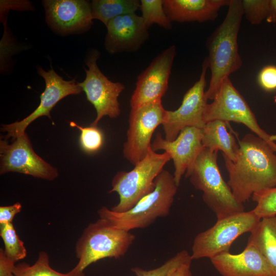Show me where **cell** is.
<instances>
[{
  "label": "cell",
  "mask_w": 276,
  "mask_h": 276,
  "mask_svg": "<svg viewBox=\"0 0 276 276\" xmlns=\"http://www.w3.org/2000/svg\"><path fill=\"white\" fill-rule=\"evenodd\" d=\"M238 143L235 161L222 155L228 175L227 184L243 204L254 194L276 187V152L253 133L246 134Z\"/></svg>",
  "instance_id": "obj_1"
},
{
  "label": "cell",
  "mask_w": 276,
  "mask_h": 276,
  "mask_svg": "<svg viewBox=\"0 0 276 276\" xmlns=\"http://www.w3.org/2000/svg\"><path fill=\"white\" fill-rule=\"evenodd\" d=\"M243 15L241 0H231L223 20L206 39V58L211 71L205 91L208 100H213L223 80L242 66L238 35Z\"/></svg>",
  "instance_id": "obj_2"
},
{
  "label": "cell",
  "mask_w": 276,
  "mask_h": 276,
  "mask_svg": "<svg viewBox=\"0 0 276 276\" xmlns=\"http://www.w3.org/2000/svg\"><path fill=\"white\" fill-rule=\"evenodd\" d=\"M173 175L163 169L155 179V188L131 209L118 213L103 206L98 211L100 218L127 231L146 228L170 212L177 188Z\"/></svg>",
  "instance_id": "obj_3"
},
{
  "label": "cell",
  "mask_w": 276,
  "mask_h": 276,
  "mask_svg": "<svg viewBox=\"0 0 276 276\" xmlns=\"http://www.w3.org/2000/svg\"><path fill=\"white\" fill-rule=\"evenodd\" d=\"M218 151L204 148L185 173L193 187L202 192V199L217 220L244 211L223 179L217 163Z\"/></svg>",
  "instance_id": "obj_4"
},
{
  "label": "cell",
  "mask_w": 276,
  "mask_h": 276,
  "mask_svg": "<svg viewBox=\"0 0 276 276\" xmlns=\"http://www.w3.org/2000/svg\"><path fill=\"white\" fill-rule=\"evenodd\" d=\"M135 239L129 231L99 218L87 225L76 242L75 252L79 261L68 273L71 276H85L84 270L91 264L105 258L123 257Z\"/></svg>",
  "instance_id": "obj_5"
},
{
  "label": "cell",
  "mask_w": 276,
  "mask_h": 276,
  "mask_svg": "<svg viewBox=\"0 0 276 276\" xmlns=\"http://www.w3.org/2000/svg\"><path fill=\"white\" fill-rule=\"evenodd\" d=\"M171 159L167 152L159 154L151 148L145 157L135 164L132 170L118 172L112 178L109 193H117L119 202L110 210L118 213L126 212L151 193L155 188L156 177Z\"/></svg>",
  "instance_id": "obj_6"
},
{
  "label": "cell",
  "mask_w": 276,
  "mask_h": 276,
  "mask_svg": "<svg viewBox=\"0 0 276 276\" xmlns=\"http://www.w3.org/2000/svg\"><path fill=\"white\" fill-rule=\"evenodd\" d=\"M260 220L252 210L217 220L212 227L195 236L192 246V259H210L229 252L233 242L242 234L250 233Z\"/></svg>",
  "instance_id": "obj_7"
},
{
  "label": "cell",
  "mask_w": 276,
  "mask_h": 276,
  "mask_svg": "<svg viewBox=\"0 0 276 276\" xmlns=\"http://www.w3.org/2000/svg\"><path fill=\"white\" fill-rule=\"evenodd\" d=\"M215 120L244 124L276 152V143L272 140V135L260 127L248 103L229 77L223 80L213 102L206 105L203 116L205 124Z\"/></svg>",
  "instance_id": "obj_8"
},
{
  "label": "cell",
  "mask_w": 276,
  "mask_h": 276,
  "mask_svg": "<svg viewBox=\"0 0 276 276\" xmlns=\"http://www.w3.org/2000/svg\"><path fill=\"white\" fill-rule=\"evenodd\" d=\"M100 52L92 49L86 56L85 62L86 77L79 86L85 92L87 100L94 106L97 117L90 126H97L98 122L104 116L113 119L118 117L121 112L118 97L125 89L120 82L109 80L100 70L97 61Z\"/></svg>",
  "instance_id": "obj_9"
},
{
  "label": "cell",
  "mask_w": 276,
  "mask_h": 276,
  "mask_svg": "<svg viewBox=\"0 0 276 276\" xmlns=\"http://www.w3.org/2000/svg\"><path fill=\"white\" fill-rule=\"evenodd\" d=\"M166 110L162 100L131 108L127 140L123 146V155L135 165L147 155L151 140L156 128L162 125Z\"/></svg>",
  "instance_id": "obj_10"
},
{
  "label": "cell",
  "mask_w": 276,
  "mask_h": 276,
  "mask_svg": "<svg viewBox=\"0 0 276 276\" xmlns=\"http://www.w3.org/2000/svg\"><path fill=\"white\" fill-rule=\"evenodd\" d=\"M209 68L207 59H204L200 77L183 97L181 104L175 110H166L162 124L165 139L173 141L180 131L187 127L202 129L205 124L203 120L208 99L204 90L206 82V72Z\"/></svg>",
  "instance_id": "obj_11"
},
{
  "label": "cell",
  "mask_w": 276,
  "mask_h": 276,
  "mask_svg": "<svg viewBox=\"0 0 276 276\" xmlns=\"http://www.w3.org/2000/svg\"><path fill=\"white\" fill-rule=\"evenodd\" d=\"M1 174L14 172L48 180L55 179L57 170L44 161L33 150L27 134L25 132L12 140H1Z\"/></svg>",
  "instance_id": "obj_12"
},
{
  "label": "cell",
  "mask_w": 276,
  "mask_h": 276,
  "mask_svg": "<svg viewBox=\"0 0 276 276\" xmlns=\"http://www.w3.org/2000/svg\"><path fill=\"white\" fill-rule=\"evenodd\" d=\"M37 73L43 78L45 83L44 90L40 96V104L34 111L22 120L2 125L1 131L7 132L6 140H13L25 133L28 125L41 116H45L51 119L50 111L59 101L68 95L79 94L83 90L75 80H64L53 68L45 71L38 66Z\"/></svg>",
  "instance_id": "obj_13"
},
{
  "label": "cell",
  "mask_w": 276,
  "mask_h": 276,
  "mask_svg": "<svg viewBox=\"0 0 276 276\" xmlns=\"http://www.w3.org/2000/svg\"><path fill=\"white\" fill-rule=\"evenodd\" d=\"M175 55L176 47L172 45L158 54L141 73L130 100L131 108L161 100L168 89Z\"/></svg>",
  "instance_id": "obj_14"
},
{
  "label": "cell",
  "mask_w": 276,
  "mask_h": 276,
  "mask_svg": "<svg viewBox=\"0 0 276 276\" xmlns=\"http://www.w3.org/2000/svg\"><path fill=\"white\" fill-rule=\"evenodd\" d=\"M47 24L62 35L83 33L91 27V3L85 0H44Z\"/></svg>",
  "instance_id": "obj_15"
},
{
  "label": "cell",
  "mask_w": 276,
  "mask_h": 276,
  "mask_svg": "<svg viewBox=\"0 0 276 276\" xmlns=\"http://www.w3.org/2000/svg\"><path fill=\"white\" fill-rule=\"evenodd\" d=\"M202 129L187 127L182 129L174 141L170 142L157 132L151 148L155 152L163 150L169 154L173 160V177L176 185H180L182 176L194 164L204 148L202 144Z\"/></svg>",
  "instance_id": "obj_16"
},
{
  "label": "cell",
  "mask_w": 276,
  "mask_h": 276,
  "mask_svg": "<svg viewBox=\"0 0 276 276\" xmlns=\"http://www.w3.org/2000/svg\"><path fill=\"white\" fill-rule=\"evenodd\" d=\"M104 45L111 54L137 51L149 37L148 29L142 16L135 13L111 20L106 26Z\"/></svg>",
  "instance_id": "obj_17"
},
{
  "label": "cell",
  "mask_w": 276,
  "mask_h": 276,
  "mask_svg": "<svg viewBox=\"0 0 276 276\" xmlns=\"http://www.w3.org/2000/svg\"><path fill=\"white\" fill-rule=\"evenodd\" d=\"M210 260L222 276H274L262 255L249 243L239 254L223 252Z\"/></svg>",
  "instance_id": "obj_18"
},
{
  "label": "cell",
  "mask_w": 276,
  "mask_h": 276,
  "mask_svg": "<svg viewBox=\"0 0 276 276\" xmlns=\"http://www.w3.org/2000/svg\"><path fill=\"white\" fill-rule=\"evenodd\" d=\"M231 0H163L166 15L172 21L204 22L216 19L219 10Z\"/></svg>",
  "instance_id": "obj_19"
},
{
  "label": "cell",
  "mask_w": 276,
  "mask_h": 276,
  "mask_svg": "<svg viewBox=\"0 0 276 276\" xmlns=\"http://www.w3.org/2000/svg\"><path fill=\"white\" fill-rule=\"evenodd\" d=\"M228 123L215 120L205 123L202 128V144L204 148L218 151L235 161L239 145L234 136L227 131Z\"/></svg>",
  "instance_id": "obj_20"
},
{
  "label": "cell",
  "mask_w": 276,
  "mask_h": 276,
  "mask_svg": "<svg viewBox=\"0 0 276 276\" xmlns=\"http://www.w3.org/2000/svg\"><path fill=\"white\" fill-rule=\"evenodd\" d=\"M250 233L247 243L260 251L276 276V216L261 218Z\"/></svg>",
  "instance_id": "obj_21"
},
{
  "label": "cell",
  "mask_w": 276,
  "mask_h": 276,
  "mask_svg": "<svg viewBox=\"0 0 276 276\" xmlns=\"http://www.w3.org/2000/svg\"><path fill=\"white\" fill-rule=\"evenodd\" d=\"M90 3L93 19L101 21L106 27L112 19L134 13L140 8L137 0H93Z\"/></svg>",
  "instance_id": "obj_22"
},
{
  "label": "cell",
  "mask_w": 276,
  "mask_h": 276,
  "mask_svg": "<svg viewBox=\"0 0 276 276\" xmlns=\"http://www.w3.org/2000/svg\"><path fill=\"white\" fill-rule=\"evenodd\" d=\"M0 235L4 243V252L8 258L16 262L26 257L24 242L19 238L12 223L0 224Z\"/></svg>",
  "instance_id": "obj_23"
},
{
  "label": "cell",
  "mask_w": 276,
  "mask_h": 276,
  "mask_svg": "<svg viewBox=\"0 0 276 276\" xmlns=\"http://www.w3.org/2000/svg\"><path fill=\"white\" fill-rule=\"evenodd\" d=\"M140 9L148 29L154 24L167 30L171 29L172 22L165 13L163 0H141Z\"/></svg>",
  "instance_id": "obj_24"
},
{
  "label": "cell",
  "mask_w": 276,
  "mask_h": 276,
  "mask_svg": "<svg viewBox=\"0 0 276 276\" xmlns=\"http://www.w3.org/2000/svg\"><path fill=\"white\" fill-rule=\"evenodd\" d=\"M14 276H71L68 272L62 273L53 269L49 263V257L44 251H40L36 262L30 265L20 263L15 265Z\"/></svg>",
  "instance_id": "obj_25"
},
{
  "label": "cell",
  "mask_w": 276,
  "mask_h": 276,
  "mask_svg": "<svg viewBox=\"0 0 276 276\" xmlns=\"http://www.w3.org/2000/svg\"><path fill=\"white\" fill-rule=\"evenodd\" d=\"M191 254L182 250L170 258L159 267L150 270H145L139 267L131 268L136 276H166L168 273L183 264H191Z\"/></svg>",
  "instance_id": "obj_26"
},
{
  "label": "cell",
  "mask_w": 276,
  "mask_h": 276,
  "mask_svg": "<svg viewBox=\"0 0 276 276\" xmlns=\"http://www.w3.org/2000/svg\"><path fill=\"white\" fill-rule=\"evenodd\" d=\"M71 127H77L80 130L79 142L81 148L86 153H94L98 151L104 143V135L97 126L82 127L72 121Z\"/></svg>",
  "instance_id": "obj_27"
},
{
  "label": "cell",
  "mask_w": 276,
  "mask_h": 276,
  "mask_svg": "<svg viewBox=\"0 0 276 276\" xmlns=\"http://www.w3.org/2000/svg\"><path fill=\"white\" fill-rule=\"evenodd\" d=\"M251 198L257 203L252 211L259 218L276 216V187L255 193Z\"/></svg>",
  "instance_id": "obj_28"
},
{
  "label": "cell",
  "mask_w": 276,
  "mask_h": 276,
  "mask_svg": "<svg viewBox=\"0 0 276 276\" xmlns=\"http://www.w3.org/2000/svg\"><path fill=\"white\" fill-rule=\"evenodd\" d=\"M243 15L251 24H260L267 17L269 0H241Z\"/></svg>",
  "instance_id": "obj_29"
},
{
  "label": "cell",
  "mask_w": 276,
  "mask_h": 276,
  "mask_svg": "<svg viewBox=\"0 0 276 276\" xmlns=\"http://www.w3.org/2000/svg\"><path fill=\"white\" fill-rule=\"evenodd\" d=\"M260 86L267 91L276 89V66L269 65L263 67L258 76Z\"/></svg>",
  "instance_id": "obj_30"
},
{
  "label": "cell",
  "mask_w": 276,
  "mask_h": 276,
  "mask_svg": "<svg viewBox=\"0 0 276 276\" xmlns=\"http://www.w3.org/2000/svg\"><path fill=\"white\" fill-rule=\"evenodd\" d=\"M21 208L19 202L9 206H1L0 224L12 223L14 216L20 212Z\"/></svg>",
  "instance_id": "obj_31"
},
{
  "label": "cell",
  "mask_w": 276,
  "mask_h": 276,
  "mask_svg": "<svg viewBox=\"0 0 276 276\" xmlns=\"http://www.w3.org/2000/svg\"><path fill=\"white\" fill-rule=\"evenodd\" d=\"M14 261L8 258L4 252L0 249V276H14L13 270L15 265Z\"/></svg>",
  "instance_id": "obj_32"
},
{
  "label": "cell",
  "mask_w": 276,
  "mask_h": 276,
  "mask_svg": "<svg viewBox=\"0 0 276 276\" xmlns=\"http://www.w3.org/2000/svg\"><path fill=\"white\" fill-rule=\"evenodd\" d=\"M190 264H183L166 276H193L190 270Z\"/></svg>",
  "instance_id": "obj_33"
},
{
  "label": "cell",
  "mask_w": 276,
  "mask_h": 276,
  "mask_svg": "<svg viewBox=\"0 0 276 276\" xmlns=\"http://www.w3.org/2000/svg\"><path fill=\"white\" fill-rule=\"evenodd\" d=\"M266 20L269 23L276 22V0H269L268 14Z\"/></svg>",
  "instance_id": "obj_34"
},
{
  "label": "cell",
  "mask_w": 276,
  "mask_h": 276,
  "mask_svg": "<svg viewBox=\"0 0 276 276\" xmlns=\"http://www.w3.org/2000/svg\"><path fill=\"white\" fill-rule=\"evenodd\" d=\"M274 101L276 104V97H274ZM272 140L274 142L276 141V135H272Z\"/></svg>",
  "instance_id": "obj_35"
}]
</instances>
